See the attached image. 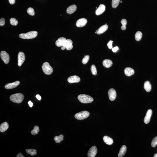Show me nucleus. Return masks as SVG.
Segmentation results:
<instances>
[{"label":"nucleus","instance_id":"obj_1","mask_svg":"<svg viewBox=\"0 0 157 157\" xmlns=\"http://www.w3.org/2000/svg\"><path fill=\"white\" fill-rule=\"evenodd\" d=\"M10 100L13 103H20L24 99V96L22 94L17 93L11 95L10 97Z\"/></svg>","mask_w":157,"mask_h":157},{"label":"nucleus","instance_id":"obj_2","mask_svg":"<svg viewBox=\"0 0 157 157\" xmlns=\"http://www.w3.org/2000/svg\"><path fill=\"white\" fill-rule=\"evenodd\" d=\"M78 99L81 103H90L93 101V99L88 95L81 94L78 96Z\"/></svg>","mask_w":157,"mask_h":157},{"label":"nucleus","instance_id":"obj_3","mask_svg":"<svg viewBox=\"0 0 157 157\" xmlns=\"http://www.w3.org/2000/svg\"><path fill=\"white\" fill-rule=\"evenodd\" d=\"M38 35V32L36 31H32L26 33H23L19 35L20 38L23 39H31L36 37Z\"/></svg>","mask_w":157,"mask_h":157},{"label":"nucleus","instance_id":"obj_4","mask_svg":"<svg viewBox=\"0 0 157 157\" xmlns=\"http://www.w3.org/2000/svg\"><path fill=\"white\" fill-rule=\"evenodd\" d=\"M42 69L43 72L47 75H50L53 72V69L47 62H45L42 64Z\"/></svg>","mask_w":157,"mask_h":157},{"label":"nucleus","instance_id":"obj_5","mask_svg":"<svg viewBox=\"0 0 157 157\" xmlns=\"http://www.w3.org/2000/svg\"><path fill=\"white\" fill-rule=\"evenodd\" d=\"M90 114L89 112L87 111H83L75 114V119L77 120H83L88 117Z\"/></svg>","mask_w":157,"mask_h":157},{"label":"nucleus","instance_id":"obj_6","mask_svg":"<svg viewBox=\"0 0 157 157\" xmlns=\"http://www.w3.org/2000/svg\"><path fill=\"white\" fill-rule=\"evenodd\" d=\"M1 59L4 62L5 64H8L9 61L10 57L9 54L5 51H2L0 53Z\"/></svg>","mask_w":157,"mask_h":157},{"label":"nucleus","instance_id":"obj_7","mask_svg":"<svg viewBox=\"0 0 157 157\" xmlns=\"http://www.w3.org/2000/svg\"><path fill=\"white\" fill-rule=\"evenodd\" d=\"M25 57L23 52H19L18 55V65L20 67L22 65L25 61Z\"/></svg>","mask_w":157,"mask_h":157},{"label":"nucleus","instance_id":"obj_8","mask_svg":"<svg viewBox=\"0 0 157 157\" xmlns=\"http://www.w3.org/2000/svg\"><path fill=\"white\" fill-rule=\"evenodd\" d=\"M98 152V149L96 146H94L90 148L88 153V157H95Z\"/></svg>","mask_w":157,"mask_h":157},{"label":"nucleus","instance_id":"obj_9","mask_svg":"<svg viewBox=\"0 0 157 157\" xmlns=\"http://www.w3.org/2000/svg\"><path fill=\"white\" fill-rule=\"evenodd\" d=\"M108 96L109 99L111 101L115 100L116 97V91L114 88H111L108 91Z\"/></svg>","mask_w":157,"mask_h":157},{"label":"nucleus","instance_id":"obj_10","mask_svg":"<svg viewBox=\"0 0 157 157\" xmlns=\"http://www.w3.org/2000/svg\"><path fill=\"white\" fill-rule=\"evenodd\" d=\"M67 41L66 38L64 37L60 38L56 41V46L58 47L65 46Z\"/></svg>","mask_w":157,"mask_h":157},{"label":"nucleus","instance_id":"obj_11","mask_svg":"<svg viewBox=\"0 0 157 157\" xmlns=\"http://www.w3.org/2000/svg\"><path fill=\"white\" fill-rule=\"evenodd\" d=\"M20 84V81H17L14 82L7 84L5 86V88L7 89H12L15 88Z\"/></svg>","mask_w":157,"mask_h":157},{"label":"nucleus","instance_id":"obj_12","mask_svg":"<svg viewBox=\"0 0 157 157\" xmlns=\"http://www.w3.org/2000/svg\"><path fill=\"white\" fill-rule=\"evenodd\" d=\"M87 23V19L85 18H82L79 19L77 21L76 25L77 27H81L84 26Z\"/></svg>","mask_w":157,"mask_h":157},{"label":"nucleus","instance_id":"obj_13","mask_svg":"<svg viewBox=\"0 0 157 157\" xmlns=\"http://www.w3.org/2000/svg\"><path fill=\"white\" fill-rule=\"evenodd\" d=\"M68 82L70 83H78L80 81V78L76 75L70 77L68 79Z\"/></svg>","mask_w":157,"mask_h":157},{"label":"nucleus","instance_id":"obj_14","mask_svg":"<svg viewBox=\"0 0 157 157\" xmlns=\"http://www.w3.org/2000/svg\"><path fill=\"white\" fill-rule=\"evenodd\" d=\"M152 113H153V111L151 109H149L144 119V121L145 123L147 124L149 122Z\"/></svg>","mask_w":157,"mask_h":157},{"label":"nucleus","instance_id":"obj_15","mask_svg":"<svg viewBox=\"0 0 157 157\" xmlns=\"http://www.w3.org/2000/svg\"><path fill=\"white\" fill-rule=\"evenodd\" d=\"M105 10V6L103 4H101L96 10V14L97 15H100L104 12Z\"/></svg>","mask_w":157,"mask_h":157},{"label":"nucleus","instance_id":"obj_16","mask_svg":"<svg viewBox=\"0 0 157 157\" xmlns=\"http://www.w3.org/2000/svg\"><path fill=\"white\" fill-rule=\"evenodd\" d=\"M108 28V25H104L101 26L99 28L98 30H96L97 34H101L105 32L107 30Z\"/></svg>","mask_w":157,"mask_h":157},{"label":"nucleus","instance_id":"obj_17","mask_svg":"<svg viewBox=\"0 0 157 157\" xmlns=\"http://www.w3.org/2000/svg\"><path fill=\"white\" fill-rule=\"evenodd\" d=\"M73 43L72 40L70 39H67L65 46L66 49L68 50H71L72 49L73 47Z\"/></svg>","mask_w":157,"mask_h":157},{"label":"nucleus","instance_id":"obj_18","mask_svg":"<svg viewBox=\"0 0 157 157\" xmlns=\"http://www.w3.org/2000/svg\"><path fill=\"white\" fill-rule=\"evenodd\" d=\"M124 72L125 75L127 76H131L134 73V69L129 67L125 68Z\"/></svg>","mask_w":157,"mask_h":157},{"label":"nucleus","instance_id":"obj_19","mask_svg":"<svg viewBox=\"0 0 157 157\" xmlns=\"http://www.w3.org/2000/svg\"><path fill=\"white\" fill-rule=\"evenodd\" d=\"M9 127V125L7 122L2 123L0 126V131L2 132L5 131Z\"/></svg>","mask_w":157,"mask_h":157},{"label":"nucleus","instance_id":"obj_20","mask_svg":"<svg viewBox=\"0 0 157 157\" xmlns=\"http://www.w3.org/2000/svg\"><path fill=\"white\" fill-rule=\"evenodd\" d=\"M77 7L75 5H73L70 6L67 9V13L69 14H71L76 11Z\"/></svg>","mask_w":157,"mask_h":157},{"label":"nucleus","instance_id":"obj_21","mask_svg":"<svg viewBox=\"0 0 157 157\" xmlns=\"http://www.w3.org/2000/svg\"><path fill=\"white\" fill-rule=\"evenodd\" d=\"M126 147L125 145L122 146L120 148V151L119 152L118 156L119 157H123L125 155L126 151Z\"/></svg>","mask_w":157,"mask_h":157},{"label":"nucleus","instance_id":"obj_22","mask_svg":"<svg viewBox=\"0 0 157 157\" xmlns=\"http://www.w3.org/2000/svg\"><path fill=\"white\" fill-rule=\"evenodd\" d=\"M103 64L105 67L109 68L112 65L113 62L110 60L105 59L103 61Z\"/></svg>","mask_w":157,"mask_h":157},{"label":"nucleus","instance_id":"obj_23","mask_svg":"<svg viewBox=\"0 0 157 157\" xmlns=\"http://www.w3.org/2000/svg\"><path fill=\"white\" fill-rule=\"evenodd\" d=\"M103 140L104 143L107 145H111L113 143L112 139L107 136H104L103 138Z\"/></svg>","mask_w":157,"mask_h":157},{"label":"nucleus","instance_id":"obj_24","mask_svg":"<svg viewBox=\"0 0 157 157\" xmlns=\"http://www.w3.org/2000/svg\"><path fill=\"white\" fill-rule=\"evenodd\" d=\"M144 89L147 92H150L151 90L152 87L149 81H146L145 82L144 85Z\"/></svg>","mask_w":157,"mask_h":157},{"label":"nucleus","instance_id":"obj_25","mask_svg":"<svg viewBox=\"0 0 157 157\" xmlns=\"http://www.w3.org/2000/svg\"><path fill=\"white\" fill-rule=\"evenodd\" d=\"M64 137V136L62 134L60 135L59 136H56L54 137V140L56 143H60L63 140Z\"/></svg>","mask_w":157,"mask_h":157},{"label":"nucleus","instance_id":"obj_26","mask_svg":"<svg viewBox=\"0 0 157 157\" xmlns=\"http://www.w3.org/2000/svg\"><path fill=\"white\" fill-rule=\"evenodd\" d=\"M26 153L28 154L31 155L32 156L36 155L37 154V151L36 149H26Z\"/></svg>","mask_w":157,"mask_h":157},{"label":"nucleus","instance_id":"obj_27","mask_svg":"<svg viewBox=\"0 0 157 157\" xmlns=\"http://www.w3.org/2000/svg\"><path fill=\"white\" fill-rule=\"evenodd\" d=\"M135 38L136 41H140L142 38V34L141 31H138L136 33L135 35Z\"/></svg>","mask_w":157,"mask_h":157},{"label":"nucleus","instance_id":"obj_28","mask_svg":"<svg viewBox=\"0 0 157 157\" xmlns=\"http://www.w3.org/2000/svg\"><path fill=\"white\" fill-rule=\"evenodd\" d=\"M40 131L39 127L38 126H35L34 127V129L31 131V133L33 135H35L37 134Z\"/></svg>","mask_w":157,"mask_h":157},{"label":"nucleus","instance_id":"obj_29","mask_svg":"<svg viewBox=\"0 0 157 157\" xmlns=\"http://www.w3.org/2000/svg\"><path fill=\"white\" fill-rule=\"evenodd\" d=\"M120 0H112V6L113 8H116L119 4Z\"/></svg>","mask_w":157,"mask_h":157},{"label":"nucleus","instance_id":"obj_30","mask_svg":"<svg viewBox=\"0 0 157 157\" xmlns=\"http://www.w3.org/2000/svg\"><path fill=\"white\" fill-rule=\"evenodd\" d=\"M91 70L92 75H97V70L95 65H92L91 67Z\"/></svg>","mask_w":157,"mask_h":157},{"label":"nucleus","instance_id":"obj_31","mask_svg":"<svg viewBox=\"0 0 157 157\" xmlns=\"http://www.w3.org/2000/svg\"><path fill=\"white\" fill-rule=\"evenodd\" d=\"M121 23L122 24V26L121 27V29L122 30H125L126 29V26L127 24V21L126 19H123L121 20Z\"/></svg>","mask_w":157,"mask_h":157},{"label":"nucleus","instance_id":"obj_32","mask_svg":"<svg viewBox=\"0 0 157 157\" xmlns=\"http://www.w3.org/2000/svg\"><path fill=\"white\" fill-rule=\"evenodd\" d=\"M90 59L89 56L87 55L84 57L82 60V62L84 64H86L88 62Z\"/></svg>","mask_w":157,"mask_h":157},{"label":"nucleus","instance_id":"obj_33","mask_svg":"<svg viewBox=\"0 0 157 157\" xmlns=\"http://www.w3.org/2000/svg\"><path fill=\"white\" fill-rule=\"evenodd\" d=\"M10 23L11 25L13 26H16L18 25V21L16 19L14 18H12L10 19Z\"/></svg>","mask_w":157,"mask_h":157},{"label":"nucleus","instance_id":"obj_34","mask_svg":"<svg viewBox=\"0 0 157 157\" xmlns=\"http://www.w3.org/2000/svg\"><path fill=\"white\" fill-rule=\"evenodd\" d=\"M28 14L30 15L34 16L35 15L34 11L33 8H31V7H30L28 8V9L27 11Z\"/></svg>","mask_w":157,"mask_h":157},{"label":"nucleus","instance_id":"obj_35","mask_svg":"<svg viewBox=\"0 0 157 157\" xmlns=\"http://www.w3.org/2000/svg\"><path fill=\"white\" fill-rule=\"evenodd\" d=\"M157 145V136L154 137L151 143L152 146L153 148L156 147Z\"/></svg>","mask_w":157,"mask_h":157},{"label":"nucleus","instance_id":"obj_36","mask_svg":"<svg viewBox=\"0 0 157 157\" xmlns=\"http://www.w3.org/2000/svg\"><path fill=\"white\" fill-rule=\"evenodd\" d=\"M5 24V20L4 18H2L0 19V26H2Z\"/></svg>","mask_w":157,"mask_h":157},{"label":"nucleus","instance_id":"obj_37","mask_svg":"<svg viewBox=\"0 0 157 157\" xmlns=\"http://www.w3.org/2000/svg\"><path fill=\"white\" fill-rule=\"evenodd\" d=\"M113 41H110L109 42H108L107 44V46L108 48L109 49H111L112 48V43Z\"/></svg>","mask_w":157,"mask_h":157},{"label":"nucleus","instance_id":"obj_38","mask_svg":"<svg viewBox=\"0 0 157 157\" xmlns=\"http://www.w3.org/2000/svg\"><path fill=\"white\" fill-rule=\"evenodd\" d=\"M112 50L113 52H116L119 50V48L117 46H116L112 48Z\"/></svg>","mask_w":157,"mask_h":157},{"label":"nucleus","instance_id":"obj_39","mask_svg":"<svg viewBox=\"0 0 157 157\" xmlns=\"http://www.w3.org/2000/svg\"><path fill=\"white\" fill-rule=\"evenodd\" d=\"M9 3L11 4H14L15 3V0H8Z\"/></svg>","mask_w":157,"mask_h":157},{"label":"nucleus","instance_id":"obj_40","mask_svg":"<svg viewBox=\"0 0 157 157\" xmlns=\"http://www.w3.org/2000/svg\"><path fill=\"white\" fill-rule=\"evenodd\" d=\"M36 98H37V99L38 100H41V97L39 95L37 94L36 95Z\"/></svg>","mask_w":157,"mask_h":157},{"label":"nucleus","instance_id":"obj_41","mask_svg":"<svg viewBox=\"0 0 157 157\" xmlns=\"http://www.w3.org/2000/svg\"><path fill=\"white\" fill-rule=\"evenodd\" d=\"M28 104L29 106H30V107H31L33 106V103L31 101H29L28 102Z\"/></svg>","mask_w":157,"mask_h":157},{"label":"nucleus","instance_id":"obj_42","mask_svg":"<svg viewBox=\"0 0 157 157\" xmlns=\"http://www.w3.org/2000/svg\"><path fill=\"white\" fill-rule=\"evenodd\" d=\"M17 157H24V156L21 153H19V154L17 155Z\"/></svg>","mask_w":157,"mask_h":157},{"label":"nucleus","instance_id":"obj_43","mask_svg":"<svg viewBox=\"0 0 157 157\" xmlns=\"http://www.w3.org/2000/svg\"><path fill=\"white\" fill-rule=\"evenodd\" d=\"M65 46H62V47L61 48V50H65Z\"/></svg>","mask_w":157,"mask_h":157},{"label":"nucleus","instance_id":"obj_44","mask_svg":"<svg viewBox=\"0 0 157 157\" xmlns=\"http://www.w3.org/2000/svg\"><path fill=\"white\" fill-rule=\"evenodd\" d=\"M154 157H157V154H156L154 155Z\"/></svg>","mask_w":157,"mask_h":157},{"label":"nucleus","instance_id":"obj_45","mask_svg":"<svg viewBox=\"0 0 157 157\" xmlns=\"http://www.w3.org/2000/svg\"><path fill=\"white\" fill-rule=\"evenodd\" d=\"M120 2H121V3H122V1H120Z\"/></svg>","mask_w":157,"mask_h":157}]
</instances>
